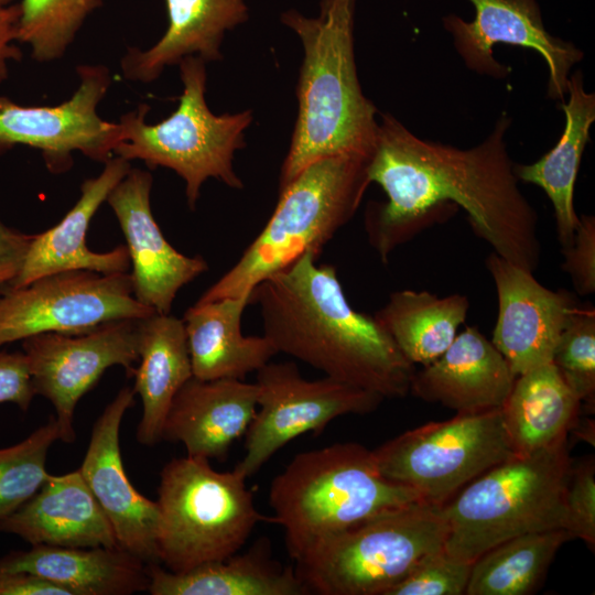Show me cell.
<instances>
[{"label": "cell", "mask_w": 595, "mask_h": 595, "mask_svg": "<svg viewBox=\"0 0 595 595\" xmlns=\"http://www.w3.org/2000/svg\"><path fill=\"white\" fill-rule=\"evenodd\" d=\"M563 270L581 295L595 292V218L583 215L573 242L563 248Z\"/></svg>", "instance_id": "37"}, {"label": "cell", "mask_w": 595, "mask_h": 595, "mask_svg": "<svg viewBox=\"0 0 595 595\" xmlns=\"http://www.w3.org/2000/svg\"><path fill=\"white\" fill-rule=\"evenodd\" d=\"M571 459L567 437L486 470L442 506L444 550L473 563L483 553L527 533L564 529Z\"/></svg>", "instance_id": "5"}, {"label": "cell", "mask_w": 595, "mask_h": 595, "mask_svg": "<svg viewBox=\"0 0 595 595\" xmlns=\"http://www.w3.org/2000/svg\"><path fill=\"white\" fill-rule=\"evenodd\" d=\"M0 595H73L60 584L30 572L0 574Z\"/></svg>", "instance_id": "40"}, {"label": "cell", "mask_w": 595, "mask_h": 595, "mask_svg": "<svg viewBox=\"0 0 595 595\" xmlns=\"http://www.w3.org/2000/svg\"><path fill=\"white\" fill-rule=\"evenodd\" d=\"M516 377L491 340L467 326L439 358L414 371L410 392L457 413H477L500 408Z\"/></svg>", "instance_id": "21"}, {"label": "cell", "mask_w": 595, "mask_h": 595, "mask_svg": "<svg viewBox=\"0 0 595 595\" xmlns=\"http://www.w3.org/2000/svg\"><path fill=\"white\" fill-rule=\"evenodd\" d=\"M0 531L32 545L118 547L113 528L79 469L50 475L28 501L0 519Z\"/></svg>", "instance_id": "22"}, {"label": "cell", "mask_w": 595, "mask_h": 595, "mask_svg": "<svg viewBox=\"0 0 595 595\" xmlns=\"http://www.w3.org/2000/svg\"><path fill=\"white\" fill-rule=\"evenodd\" d=\"M250 295L195 303L183 316L193 377L240 379L278 354L264 336H244L241 317Z\"/></svg>", "instance_id": "25"}, {"label": "cell", "mask_w": 595, "mask_h": 595, "mask_svg": "<svg viewBox=\"0 0 595 595\" xmlns=\"http://www.w3.org/2000/svg\"><path fill=\"white\" fill-rule=\"evenodd\" d=\"M18 41L30 46L37 62L61 58L88 15L101 0H22Z\"/></svg>", "instance_id": "32"}, {"label": "cell", "mask_w": 595, "mask_h": 595, "mask_svg": "<svg viewBox=\"0 0 595 595\" xmlns=\"http://www.w3.org/2000/svg\"><path fill=\"white\" fill-rule=\"evenodd\" d=\"M306 252L251 292L278 353L383 399L410 392L412 365L375 316L348 303L336 269Z\"/></svg>", "instance_id": "2"}, {"label": "cell", "mask_w": 595, "mask_h": 595, "mask_svg": "<svg viewBox=\"0 0 595 595\" xmlns=\"http://www.w3.org/2000/svg\"><path fill=\"white\" fill-rule=\"evenodd\" d=\"M19 19V3L0 7V84L8 78L9 63L22 58V52L13 44L18 41Z\"/></svg>", "instance_id": "41"}, {"label": "cell", "mask_w": 595, "mask_h": 595, "mask_svg": "<svg viewBox=\"0 0 595 595\" xmlns=\"http://www.w3.org/2000/svg\"><path fill=\"white\" fill-rule=\"evenodd\" d=\"M564 529L519 536L477 558L470 570L466 595H528L536 592L563 543Z\"/></svg>", "instance_id": "31"}, {"label": "cell", "mask_w": 595, "mask_h": 595, "mask_svg": "<svg viewBox=\"0 0 595 595\" xmlns=\"http://www.w3.org/2000/svg\"><path fill=\"white\" fill-rule=\"evenodd\" d=\"M468 310L466 295L401 290L374 316L412 365L426 366L453 343Z\"/></svg>", "instance_id": "30"}, {"label": "cell", "mask_w": 595, "mask_h": 595, "mask_svg": "<svg viewBox=\"0 0 595 595\" xmlns=\"http://www.w3.org/2000/svg\"><path fill=\"white\" fill-rule=\"evenodd\" d=\"M486 267L498 298L491 343L519 376L552 361L570 314L577 305L566 291L543 286L530 272L491 252Z\"/></svg>", "instance_id": "18"}, {"label": "cell", "mask_w": 595, "mask_h": 595, "mask_svg": "<svg viewBox=\"0 0 595 595\" xmlns=\"http://www.w3.org/2000/svg\"><path fill=\"white\" fill-rule=\"evenodd\" d=\"M356 0H322L320 14H281L303 46L296 85L298 117L280 171L279 190L310 164L336 155L370 158L377 109L364 96L354 53Z\"/></svg>", "instance_id": "3"}, {"label": "cell", "mask_w": 595, "mask_h": 595, "mask_svg": "<svg viewBox=\"0 0 595 595\" xmlns=\"http://www.w3.org/2000/svg\"><path fill=\"white\" fill-rule=\"evenodd\" d=\"M148 564L117 548H66L35 544L0 556V574L30 572L73 595H130L148 591Z\"/></svg>", "instance_id": "24"}, {"label": "cell", "mask_w": 595, "mask_h": 595, "mask_svg": "<svg viewBox=\"0 0 595 595\" xmlns=\"http://www.w3.org/2000/svg\"><path fill=\"white\" fill-rule=\"evenodd\" d=\"M57 440L60 430L52 416L25 440L0 450V519L19 509L48 478L46 456Z\"/></svg>", "instance_id": "33"}, {"label": "cell", "mask_w": 595, "mask_h": 595, "mask_svg": "<svg viewBox=\"0 0 595 595\" xmlns=\"http://www.w3.org/2000/svg\"><path fill=\"white\" fill-rule=\"evenodd\" d=\"M130 169V161L112 155L96 177L85 180L78 201L62 220L34 235L22 269L10 289L22 288L39 278L64 271L128 272L130 258L126 245L107 252H95L87 247L86 234L98 208Z\"/></svg>", "instance_id": "19"}, {"label": "cell", "mask_w": 595, "mask_h": 595, "mask_svg": "<svg viewBox=\"0 0 595 595\" xmlns=\"http://www.w3.org/2000/svg\"><path fill=\"white\" fill-rule=\"evenodd\" d=\"M380 474L442 507L473 479L516 455L500 408L429 422L372 450Z\"/></svg>", "instance_id": "10"}, {"label": "cell", "mask_w": 595, "mask_h": 595, "mask_svg": "<svg viewBox=\"0 0 595 595\" xmlns=\"http://www.w3.org/2000/svg\"><path fill=\"white\" fill-rule=\"evenodd\" d=\"M79 85L56 106H23L0 96V154L15 145L41 152L52 173L73 165V153L106 162L121 141L119 122L100 118L97 107L106 96L111 75L104 65H79Z\"/></svg>", "instance_id": "13"}, {"label": "cell", "mask_w": 595, "mask_h": 595, "mask_svg": "<svg viewBox=\"0 0 595 595\" xmlns=\"http://www.w3.org/2000/svg\"><path fill=\"white\" fill-rule=\"evenodd\" d=\"M139 365L133 391L142 401L137 440L143 445L161 441L162 428L178 390L193 377L185 326L169 314L153 313L138 322Z\"/></svg>", "instance_id": "26"}, {"label": "cell", "mask_w": 595, "mask_h": 595, "mask_svg": "<svg viewBox=\"0 0 595 595\" xmlns=\"http://www.w3.org/2000/svg\"><path fill=\"white\" fill-rule=\"evenodd\" d=\"M138 322L117 320L82 334L42 333L22 340L35 394L53 404L61 441L76 440V405L108 368L118 365L133 375Z\"/></svg>", "instance_id": "14"}, {"label": "cell", "mask_w": 595, "mask_h": 595, "mask_svg": "<svg viewBox=\"0 0 595 595\" xmlns=\"http://www.w3.org/2000/svg\"><path fill=\"white\" fill-rule=\"evenodd\" d=\"M134 391L123 387L96 420L79 472L109 519L118 547L147 563L159 562L160 509L130 483L122 464L119 431Z\"/></svg>", "instance_id": "17"}, {"label": "cell", "mask_w": 595, "mask_h": 595, "mask_svg": "<svg viewBox=\"0 0 595 595\" xmlns=\"http://www.w3.org/2000/svg\"><path fill=\"white\" fill-rule=\"evenodd\" d=\"M257 391L240 379L192 377L171 403L161 440L182 443L187 456L225 462L256 414Z\"/></svg>", "instance_id": "20"}, {"label": "cell", "mask_w": 595, "mask_h": 595, "mask_svg": "<svg viewBox=\"0 0 595 595\" xmlns=\"http://www.w3.org/2000/svg\"><path fill=\"white\" fill-rule=\"evenodd\" d=\"M472 564L451 556L442 549L421 560L386 595L465 594Z\"/></svg>", "instance_id": "35"}, {"label": "cell", "mask_w": 595, "mask_h": 595, "mask_svg": "<svg viewBox=\"0 0 595 595\" xmlns=\"http://www.w3.org/2000/svg\"><path fill=\"white\" fill-rule=\"evenodd\" d=\"M564 530L571 539L595 547V459L588 456L570 465L565 489Z\"/></svg>", "instance_id": "36"}, {"label": "cell", "mask_w": 595, "mask_h": 595, "mask_svg": "<svg viewBox=\"0 0 595 595\" xmlns=\"http://www.w3.org/2000/svg\"><path fill=\"white\" fill-rule=\"evenodd\" d=\"M33 237V234L11 228L0 219V295L18 278Z\"/></svg>", "instance_id": "39"}, {"label": "cell", "mask_w": 595, "mask_h": 595, "mask_svg": "<svg viewBox=\"0 0 595 595\" xmlns=\"http://www.w3.org/2000/svg\"><path fill=\"white\" fill-rule=\"evenodd\" d=\"M567 94V102L561 105L565 127L555 147L534 163L513 165L518 181L538 185L551 201L562 248L573 242L580 221L574 185L595 120V95L585 91L582 71L569 76Z\"/></svg>", "instance_id": "28"}, {"label": "cell", "mask_w": 595, "mask_h": 595, "mask_svg": "<svg viewBox=\"0 0 595 595\" xmlns=\"http://www.w3.org/2000/svg\"><path fill=\"white\" fill-rule=\"evenodd\" d=\"M510 123L502 113L482 143L462 150L422 140L392 116H381L367 172L387 202L369 204L365 228L383 263L393 249L458 206L494 252L530 272L538 268V214L518 187L507 152Z\"/></svg>", "instance_id": "1"}, {"label": "cell", "mask_w": 595, "mask_h": 595, "mask_svg": "<svg viewBox=\"0 0 595 595\" xmlns=\"http://www.w3.org/2000/svg\"><path fill=\"white\" fill-rule=\"evenodd\" d=\"M169 26L150 48L129 47L120 61L123 77L140 83L155 80L165 67L187 56L205 62L221 60L226 31L248 19L245 0H165Z\"/></svg>", "instance_id": "23"}, {"label": "cell", "mask_w": 595, "mask_h": 595, "mask_svg": "<svg viewBox=\"0 0 595 595\" xmlns=\"http://www.w3.org/2000/svg\"><path fill=\"white\" fill-rule=\"evenodd\" d=\"M152 595H309L294 566H282L264 540L244 553L198 565L183 573L148 564Z\"/></svg>", "instance_id": "27"}, {"label": "cell", "mask_w": 595, "mask_h": 595, "mask_svg": "<svg viewBox=\"0 0 595 595\" xmlns=\"http://www.w3.org/2000/svg\"><path fill=\"white\" fill-rule=\"evenodd\" d=\"M13 0H0V7H7L12 4Z\"/></svg>", "instance_id": "42"}, {"label": "cell", "mask_w": 595, "mask_h": 595, "mask_svg": "<svg viewBox=\"0 0 595 595\" xmlns=\"http://www.w3.org/2000/svg\"><path fill=\"white\" fill-rule=\"evenodd\" d=\"M198 56H187L180 65L183 93L176 110L155 125L145 122L147 104L119 119L121 141L113 155L141 160L148 167L173 170L185 182L187 204L194 209L201 188L209 177L236 190L244 187L232 166L234 154L246 147L245 131L252 111L214 115L205 100L206 67Z\"/></svg>", "instance_id": "7"}, {"label": "cell", "mask_w": 595, "mask_h": 595, "mask_svg": "<svg viewBox=\"0 0 595 595\" xmlns=\"http://www.w3.org/2000/svg\"><path fill=\"white\" fill-rule=\"evenodd\" d=\"M370 158L336 155L305 167L279 190V201L262 231L239 260L197 303L251 294L266 278L306 252L323 247L356 213L366 188Z\"/></svg>", "instance_id": "6"}, {"label": "cell", "mask_w": 595, "mask_h": 595, "mask_svg": "<svg viewBox=\"0 0 595 595\" xmlns=\"http://www.w3.org/2000/svg\"><path fill=\"white\" fill-rule=\"evenodd\" d=\"M581 407L552 363L517 376L500 407L513 453L529 455L567 437L578 422Z\"/></svg>", "instance_id": "29"}, {"label": "cell", "mask_w": 595, "mask_h": 595, "mask_svg": "<svg viewBox=\"0 0 595 595\" xmlns=\"http://www.w3.org/2000/svg\"><path fill=\"white\" fill-rule=\"evenodd\" d=\"M468 1L475 8L473 21L448 14L443 18V25L469 69L495 78L506 77L510 68L494 58L493 46L506 43L531 48L549 68L548 96L562 99L567 94L570 69L582 61L583 52L547 31L537 0Z\"/></svg>", "instance_id": "15"}, {"label": "cell", "mask_w": 595, "mask_h": 595, "mask_svg": "<svg viewBox=\"0 0 595 595\" xmlns=\"http://www.w3.org/2000/svg\"><path fill=\"white\" fill-rule=\"evenodd\" d=\"M257 411L246 432L245 454L234 472L247 479L295 437L322 432L334 419L367 414L385 400L324 377L305 379L292 361L267 363L257 371Z\"/></svg>", "instance_id": "11"}, {"label": "cell", "mask_w": 595, "mask_h": 595, "mask_svg": "<svg viewBox=\"0 0 595 595\" xmlns=\"http://www.w3.org/2000/svg\"><path fill=\"white\" fill-rule=\"evenodd\" d=\"M35 396L23 351L0 349V403L12 402L26 411Z\"/></svg>", "instance_id": "38"}, {"label": "cell", "mask_w": 595, "mask_h": 595, "mask_svg": "<svg viewBox=\"0 0 595 595\" xmlns=\"http://www.w3.org/2000/svg\"><path fill=\"white\" fill-rule=\"evenodd\" d=\"M418 501L413 490L385 478L372 451L355 442L296 454L269 489L271 522L283 528L292 560L332 534Z\"/></svg>", "instance_id": "4"}, {"label": "cell", "mask_w": 595, "mask_h": 595, "mask_svg": "<svg viewBox=\"0 0 595 595\" xmlns=\"http://www.w3.org/2000/svg\"><path fill=\"white\" fill-rule=\"evenodd\" d=\"M581 403L595 405V310L576 305L561 332L552 361Z\"/></svg>", "instance_id": "34"}, {"label": "cell", "mask_w": 595, "mask_h": 595, "mask_svg": "<svg viewBox=\"0 0 595 595\" xmlns=\"http://www.w3.org/2000/svg\"><path fill=\"white\" fill-rule=\"evenodd\" d=\"M442 507L392 509L312 545L294 560L307 594L386 595L425 556L444 549Z\"/></svg>", "instance_id": "8"}, {"label": "cell", "mask_w": 595, "mask_h": 595, "mask_svg": "<svg viewBox=\"0 0 595 595\" xmlns=\"http://www.w3.org/2000/svg\"><path fill=\"white\" fill-rule=\"evenodd\" d=\"M158 494L159 562L173 573L239 552L255 527L268 520L245 478L217 472L205 458H172L161 470Z\"/></svg>", "instance_id": "9"}, {"label": "cell", "mask_w": 595, "mask_h": 595, "mask_svg": "<svg viewBox=\"0 0 595 595\" xmlns=\"http://www.w3.org/2000/svg\"><path fill=\"white\" fill-rule=\"evenodd\" d=\"M153 313L134 298L130 272L53 273L0 295V346L42 333L82 334Z\"/></svg>", "instance_id": "12"}, {"label": "cell", "mask_w": 595, "mask_h": 595, "mask_svg": "<svg viewBox=\"0 0 595 595\" xmlns=\"http://www.w3.org/2000/svg\"><path fill=\"white\" fill-rule=\"evenodd\" d=\"M152 184L149 171L131 167L106 202L126 238L134 298L156 313L169 314L177 292L206 272L208 264L201 256L183 255L165 239L151 210Z\"/></svg>", "instance_id": "16"}]
</instances>
